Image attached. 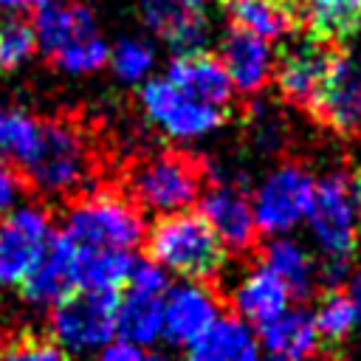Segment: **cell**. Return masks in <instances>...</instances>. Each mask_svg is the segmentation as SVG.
I'll return each instance as SVG.
<instances>
[{
  "label": "cell",
  "instance_id": "obj_1",
  "mask_svg": "<svg viewBox=\"0 0 361 361\" xmlns=\"http://www.w3.org/2000/svg\"><path fill=\"white\" fill-rule=\"evenodd\" d=\"M147 254L155 265L189 279H212L226 265L223 240L197 212H172L161 217L147 237Z\"/></svg>",
  "mask_w": 361,
  "mask_h": 361
},
{
  "label": "cell",
  "instance_id": "obj_2",
  "mask_svg": "<svg viewBox=\"0 0 361 361\" xmlns=\"http://www.w3.org/2000/svg\"><path fill=\"white\" fill-rule=\"evenodd\" d=\"M17 169L42 192H73L85 186L93 172L85 130L68 118H42L39 138Z\"/></svg>",
  "mask_w": 361,
  "mask_h": 361
},
{
  "label": "cell",
  "instance_id": "obj_3",
  "mask_svg": "<svg viewBox=\"0 0 361 361\" xmlns=\"http://www.w3.org/2000/svg\"><path fill=\"white\" fill-rule=\"evenodd\" d=\"M65 237L73 245L130 251L144 237V220L138 206L124 192L96 189L71 206Z\"/></svg>",
  "mask_w": 361,
  "mask_h": 361
},
{
  "label": "cell",
  "instance_id": "obj_4",
  "mask_svg": "<svg viewBox=\"0 0 361 361\" xmlns=\"http://www.w3.org/2000/svg\"><path fill=\"white\" fill-rule=\"evenodd\" d=\"M34 37L56 68L87 73L107 62L110 48L99 37L96 20L85 6H42L34 23Z\"/></svg>",
  "mask_w": 361,
  "mask_h": 361
},
{
  "label": "cell",
  "instance_id": "obj_5",
  "mask_svg": "<svg viewBox=\"0 0 361 361\" xmlns=\"http://www.w3.org/2000/svg\"><path fill=\"white\" fill-rule=\"evenodd\" d=\"M203 186V166L183 152H158L130 169V200L152 212H180Z\"/></svg>",
  "mask_w": 361,
  "mask_h": 361
},
{
  "label": "cell",
  "instance_id": "obj_6",
  "mask_svg": "<svg viewBox=\"0 0 361 361\" xmlns=\"http://www.w3.org/2000/svg\"><path fill=\"white\" fill-rule=\"evenodd\" d=\"M116 307L118 290H93L73 288L54 302L51 327L54 341L65 350L85 353L110 344L116 333Z\"/></svg>",
  "mask_w": 361,
  "mask_h": 361
},
{
  "label": "cell",
  "instance_id": "obj_7",
  "mask_svg": "<svg viewBox=\"0 0 361 361\" xmlns=\"http://www.w3.org/2000/svg\"><path fill=\"white\" fill-rule=\"evenodd\" d=\"M307 217L319 245L327 251V259L347 262L358 234V203L353 178L327 175L322 183H316Z\"/></svg>",
  "mask_w": 361,
  "mask_h": 361
},
{
  "label": "cell",
  "instance_id": "obj_8",
  "mask_svg": "<svg viewBox=\"0 0 361 361\" xmlns=\"http://www.w3.org/2000/svg\"><path fill=\"white\" fill-rule=\"evenodd\" d=\"M310 113L336 133H361V56L353 51H330L324 79Z\"/></svg>",
  "mask_w": 361,
  "mask_h": 361
},
{
  "label": "cell",
  "instance_id": "obj_9",
  "mask_svg": "<svg viewBox=\"0 0 361 361\" xmlns=\"http://www.w3.org/2000/svg\"><path fill=\"white\" fill-rule=\"evenodd\" d=\"M51 220L42 209L0 214V285H20L51 240Z\"/></svg>",
  "mask_w": 361,
  "mask_h": 361
},
{
  "label": "cell",
  "instance_id": "obj_10",
  "mask_svg": "<svg viewBox=\"0 0 361 361\" xmlns=\"http://www.w3.org/2000/svg\"><path fill=\"white\" fill-rule=\"evenodd\" d=\"M313 175L296 164L279 166L257 192L254 200V223L268 231V234H279L288 231L290 226H296L313 200Z\"/></svg>",
  "mask_w": 361,
  "mask_h": 361
},
{
  "label": "cell",
  "instance_id": "obj_11",
  "mask_svg": "<svg viewBox=\"0 0 361 361\" xmlns=\"http://www.w3.org/2000/svg\"><path fill=\"white\" fill-rule=\"evenodd\" d=\"M141 104L147 116L175 138H195L214 130L223 121L220 107L192 99L189 93L178 90L169 79H152L141 90Z\"/></svg>",
  "mask_w": 361,
  "mask_h": 361
},
{
  "label": "cell",
  "instance_id": "obj_12",
  "mask_svg": "<svg viewBox=\"0 0 361 361\" xmlns=\"http://www.w3.org/2000/svg\"><path fill=\"white\" fill-rule=\"evenodd\" d=\"M327 59H330L327 45H322L310 37L288 39L276 56V76H274L282 96L310 110L316 102L319 85L324 79Z\"/></svg>",
  "mask_w": 361,
  "mask_h": 361
},
{
  "label": "cell",
  "instance_id": "obj_13",
  "mask_svg": "<svg viewBox=\"0 0 361 361\" xmlns=\"http://www.w3.org/2000/svg\"><path fill=\"white\" fill-rule=\"evenodd\" d=\"M217 319V296L206 285L172 288L164 299L161 333L172 344H192Z\"/></svg>",
  "mask_w": 361,
  "mask_h": 361
},
{
  "label": "cell",
  "instance_id": "obj_14",
  "mask_svg": "<svg viewBox=\"0 0 361 361\" xmlns=\"http://www.w3.org/2000/svg\"><path fill=\"white\" fill-rule=\"evenodd\" d=\"M166 79L178 90L189 93L192 99L214 104V107L226 104L231 99V87H234L228 73H226V68H223V62L217 56L206 54V51H197V48L195 51H183L178 59H172Z\"/></svg>",
  "mask_w": 361,
  "mask_h": 361
},
{
  "label": "cell",
  "instance_id": "obj_15",
  "mask_svg": "<svg viewBox=\"0 0 361 361\" xmlns=\"http://www.w3.org/2000/svg\"><path fill=\"white\" fill-rule=\"evenodd\" d=\"M209 226L214 228V234L228 243L237 251H245L254 245L257 237V223H254V212L245 200V195L234 186H214L203 195V212H200Z\"/></svg>",
  "mask_w": 361,
  "mask_h": 361
},
{
  "label": "cell",
  "instance_id": "obj_16",
  "mask_svg": "<svg viewBox=\"0 0 361 361\" xmlns=\"http://www.w3.org/2000/svg\"><path fill=\"white\" fill-rule=\"evenodd\" d=\"M186 361H259V344L243 319L223 316L189 344Z\"/></svg>",
  "mask_w": 361,
  "mask_h": 361
},
{
  "label": "cell",
  "instance_id": "obj_17",
  "mask_svg": "<svg viewBox=\"0 0 361 361\" xmlns=\"http://www.w3.org/2000/svg\"><path fill=\"white\" fill-rule=\"evenodd\" d=\"M71 240L65 234H51L42 257L31 268V274L17 285L20 293L34 305H54L68 290H73L71 279Z\"/></svg>",
  "mask_w": 361,
  "mask_h": 361
},
{
  "label": "cell",
  "instance_id": "obj_18",
  "mask_svg": "<svg viewBox=\"0 0 361 361\" xmlns=\"http://www.w3.org/2000/svg\"><path fill=\"white\" fill-rule=\"evenodd\" d=\"M223 68L234 87L243 93H254L265 85L268 68H271V51L268 42L240 25H231V31L223 39Z\"/></svg>",
  "mask_w": 361,
  "mask_h": 361
},
{
  "label": "cell",
  "instance_id": "obj_19",
  "mask_svg": "<svg viewBox=\"0 0 361 361\" xmlns=\"http://www.w3.org/2000/svg\"><path fill=\"white\" fill-rule=\"evenodd\" d=\"M144 20L158 37L180 51H195L206 37L203 6L186 0H144Z\"/></svg>",
  "mask_w": 361,
  "mask_h": 361
},
{
  "label": "cell",
  "instance_id": "obj_20",
  "mask_svg": "<svg viewBox=\"0 0 361 361\" xmlns=\"http://www.w3.org/2000/svg\"><path fill=\"white\" fill-rule=\"evenodd\" d=\"M299 20H305L310 39L330 48L358 34L361 0H302Z\"/></svg>",
  "mask_w": 361,
  "mask_h": 361
},
{
  "label": "cell",
  "instance_id": "obj_21",
  "mask_svg": "<svg viewBox=\"0 0 361 361\" xmlns=\"http://www.w3.org/2000/svg\"><path fill=\"white\" fill-rule=\"evenodd\" d=\"M130 265H133V259L127 257V251L87 248V245H73L71 248V279H73V288L118 290L127 282Z\"/></svg>",
  "mask_w": 361,
  "mask_h": 361
},
{
  "label": "cell",
  "instance_id": "obj_22",
  "mask_svg": "<svg viewBox=\"0 0 361 361\" xmlns=\"http://www.w3.org/2000/svg\"><path fill=\"white\" fill-rule=\"evenodd\" d=\"M259 338L268 353L282 361H302L319 344V333L307 310H282L276 319L262 324Z\"/></svg>",
  "mask_w": 361,
  "mask_h": 361
},
{
  "label": "cell",
  "instance_id": "obj_23",
  "mask_svg": "<svg viewBox=\"0 0 361 361\" xmlns=\"http://www.w3.org/2000/svg\"><path fill=\"white\" fill-rule=\"evenodd\" d=\"M288 288L285 282L271 271V268H257L251 271L234 290V307L240 310V316H245L248 322H257L259 327L271 319H276L285 307H288Z\"/></svg>",
  "mask_w": 361,
  "mask_h": 361
},
{
  "label": "cell",
  "instance_id": "obj_24",
  "mask_svg": "<svg viewBox=\"0 0 361 361\" xmlns=\"http://www.w3.org/2000/svg\"><path fill=\"white\" fill-rule=\"evenodd\" d=\"M164 319V293H149L138 288H127L116 307V333L127 344H149L161 336Z\"/></svg>",
  "mask_w": 361,
  "mask_h": 361
},
{
  "label": "cell",
  "instance_id": "obj_25",
  "mask_svg": "<svg viewBox=\"0 0 361 361\" xmlns=\"http://www.w3.org/2000/svg\"><path fill=\"white\" fill-rule=\"evenodd\" d=\"M234 25L271 39L282 34H293V25L299 23V6L296 0H234L231 3Z\"/></svg>",
  "mask_w": 361,
  "mask_h": 361
},
{
  "label": "cell",
  "instance_id": "obj_26",
  "mask_svg": "<svg viewBox=\"0 0 361 361\" xmlns=\"http://www.w3.org/2000/svg\"><path fill=\"white\" fill-rule=\"evenodd\" d=\"M265 268H271L290 293L307 296L313 290V262L290 240H274L265 251Z\"/></svg>",
  "mask_w": 361,
  "mask_h": 361
},
{
  "label": "cell",
  "instance_id": "obj_27",
  "mask_svg": "<svg viewBox=\"0 0 361 361\" xmlns=\"http://www.w3.org/2000/svg\"><path fill=\"white\" fill-rule=\"evenodd\" d=\"M358 316H355V305L350 299V293H341V290H327L313 313V324H316V333L319 338H324L330 347L341 344L353 327H355Z\"/></svg>",
  "mask_w": 361,
  "mask_h": 361
},
{
  "label": "cell",
  "instance_id": "obj_28",
  "mask_svg": "<svg viewBox=\"0 0 361 361\" xmlns=\"http://www.w3.org/2000/svg\"><path fill=\"white\" fill-rule=\"evenodd\" d=\"M39 138V118L23 110H0V152L17 166L31 155Z\"/></svg>",
  "mask_w": 361,
  "mask_h": 361
},
{
  "label": "cell",
  "instance_id": "obj_29",
  "mask_svg": "<svg viewBox=\"0 0 361 361\" xmlns=\"http://www.w3.org/2000/svg\"><path fill=\"white\" fill-rule=\"evenodd\" d=\"M34 25L17 14H0V71H11L34 51Z\"/></svg>",
  "mask_w": 361,
  "mask_h": 361
},
{
  "label": "cell",
  "instance_id": "obj_30",
  "mask_svg": "<svg viewBox=\"0 0 361 361\" xmlns=\"http://www.w3.org/2000/svg\"><path fill=\"white\" fill-rule=\"evenodd\" d=\"M0 361H68V355L54 338L25 330L0 347Z\"/></svg>",
  "mask_w": 361,
  "mask_h": 361
},
{
  "label": "cell",
  "instance_id": "obj_31",
  "mask_svg": "<svg viewBox=\"0 0 361 361\" xmlns=\"http://www.w3.org/2000/svg\"><path fill=\"white\" fill-rule=\"evenodd\" d=\"M110 62H113L116 76L135 82L152 68V51L138 39H124L110 51Z\"/></svg>",
  "mask_w": 361,
  "mask_h": 361
},
{
  "label": "cell",
  "instance_id": "obj_32",
  "mask_svg": "<svg viewBox=\"0 0 361 361\" xmlns=\"http://www.w3.org/2000/svg\"><path fill=\"white\" fill-rule=\"evenodd\" d=\"M99 361H144L141 350L135 344H127V341H118V344H107L99 355Z\"/></svg>",
  "mask_w": 361,
  "mask_h": 361
},
{
  "label": "cell",
  "instance_id": "obj_33",
  "mask_svg": "<svg viewBox=\"0 0 361 361\" xmlns=\"http://www.w3.org/2000/svg\"><path fill=\"white\" fill-rule=\"evenodd\" d=\"M14 195H17V175H14L11 166H6V164L0 161V214L11 206Z\"/></svg>",
  "mask_w": 361,
  "mask_h": 361
},
{
  "label": "cell",
  "instance_id": "obj_34",
  "mask_svg": "<svg viewBox=\"0 0 361 361\" xmlns=\"http://www.w3.org/2000/svg\"><path fill=\"white\" fill-rule=\"evenodd\" d=\"M48 0H0L3 8H42Z\"/></svg>",
  "mask_w": 361,
  "mask_h": 361
},
{
  "label": "cell",
  "instance_id": "obj_35",
  "mask_svg": "<svg viewBox=\"0 0 361 361\" xmlns=\"http://www.w3.org/2000/svg\"><path fill=\"white\" fill-rule=\"evenodd\" d=\"M350 299H353V305H355V316H358V322H361V274L353 279V285H350Z\"/></svg>",
  "mask_w": 361,
  "mask_h": 361
},
{
  "label": "cell",
  "instance_id": "obj_36",
  "mask_svg": "<svg viewBox=\"0 0 361 361\" xmlns=\"http://www.w3.org/2000/svg\"><path fill=\"white\" fill-rule=\"evenodd\" d=\"M353 186H355V203H358V217H361V175L353 178Z\"/></svg>",
  "mask_w": 361,
  "mask_h": 361
},
{
  "label": "cell",
  "instance_id": "obj_37",
  "mask_svg": "<svg viewBox=\"0 0 361 361\" xmlns=\"http://www.w3.org/2000/svg\"><path fill=\"white\" fill-rule=\"evenodd\" d=\"M144 361H169V358H166V355H158V353H155V355H144Z\"/></svg>",
  "mask_w": 361,
  "mask_h": 361
},
{
  "label": "cell",
  "instance_id": "obj_38",
  "mask_svg": "<svg viewBox=\"0 0 361 361\" xmlns=\"http://www.w3.org/2000/svg\"><path fill=\"white\" fill-rule=\"evenodd\" d=\"M186 3H192V6H203L206 0H186Z\"/></svg>",
  "mask_w": 361,
  "mask_h": 361
},
{
  "label": "cell",
  "instance_id": "obj_39",
  "mask_svg": "<svg viewBox=\"0 0 361 361\" xmlns=\"http://www.w3.org/2000/svg\"><path fill=\"white\" fill-rule=\"evenodd\" d=\"M223 3H234V0H223Z\"/></svg>",
  "mask_w": 361,
  "mask_h": 361
},
{
  "label": "cell",
  "instance_id": "obj_40",
  "mask_svg": "<svg viewBox=\"0 0 361 361\" xmlns=\"http://www.w3.org/2000/svg\"><path fill=\"white\" fill-rule=\"evenodd\" d=\"M274 361H282V358H274Z\"/></svg>",
  "mask_w": 361,
  "mask_h": 361
}]
</instances>
